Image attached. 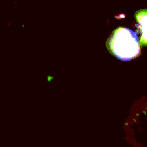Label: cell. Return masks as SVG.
I'll use <instances>...</instances> for the list:
<instances>
[{
	"label": "cell",
	"instance_id": "2",
	"mask_svg": "<svg viewBox=\"0 0 147 147\" xmlns=\"http://www.w3.org/2000/svg\"><path fill=\"white\" fill-rule=\"evenodd\" d=\"M134 17L137 21V29L140 32V41L141 47H147V9H140L136 11Z\"/></svg>",
	"mask_w": 147,
	"mask_h": 147
},
{
	"label": "cell",
	"instance_id": "1",
	"mask_svg": "<svg viewBox=\"0 0 147 147\" xmlns=\"http://www.w3.org/2000/svg\"><path fill=\"white\" fill-rule=\"evenodd\" d=\"M106 47L111 55L123 61L136 59L141 51L137 33L122 26L112 31L106 41Z\"/></svg>",
	"mask_w": 147,
	"mask_h": 147
}]
</instances>
